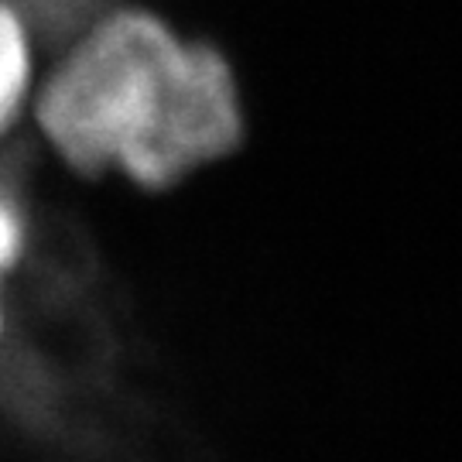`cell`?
Wrapping results in <instances>:
<instances>
[{
	"mask_svg": "<svg viewBox=\"0 0 462 462\" xmlns=\"http://www.w3.org/2000/svg\"><path fill=\"white\" fill-rule=\"evenodd\" d=\"M28 114L72 175H120L141 192H168L219 165L247 134L226 51L134 0L99 11L59 42Z\"/></svg>",
	"mask_w": 462,
	"mask_h": 462,
	"instance_id": "obj_1",
	"label": "cell"
},
{
	"mask_svg": "<svg viewBox=\"0 0 462 462\" xmlns=\"http://www.w3.org/2000/svg\"><path fill=\"white\" fill-rule=\"evenodd\" d=\"M42 38L28 14L11 0H0V144L14 131L17 120L28 114L38 83V55Z\"/></svg>",
	"mask_w": 462,
	"mask_h": 462,
	"instance_id": "obj_2",
	"label": "cell"
},
{
	"mask_svg": "<svg viewBox=\"0 0 462 462\" xmlns=\"http://www.w3.org/2000/svg\"><path fill=\"white\" fill-rule=\"evenodd\" d=\"M32 244L28 206L17 192L14 179L0 175V336L7 326V281L14 274Z\"/></svg>",
	"mask_w": 462,
	"mask_h": 462,
	"instance_id": "obj_3",
	"label": "cell"
},
{
	"mask_svg": "<svg viewBox=\"0 0 462 462\" xmlns=\"http://www.w3.org/2000/svg\"><path fill=\"white\" fill-rule=\"evenodd\" d=\"M11 4L28 14L38 38L49 45V38L62 42L69 32H76L93 14L114 7L120 0H11Z\"/></svg>",
	"mask_w": 462,
	"mask_h": 462,
	"instance_id": "obj_4",
	"label": "cell"
}]
</instances>
